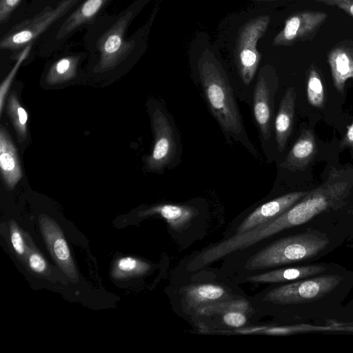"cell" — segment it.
Returning a JSON list of instances; mask_svg holds the SVG:
<instances>
[{
    "instance_id": "obj_4",
    "label": "cell",
    "mask_w": 353,
    "mask_h": 353,
    "mask_svg": "<svg viewBox=\"0 0 353 353\" xmlns=\"http://www.w3.org/2000/svg\"><path fill=\"white\" fill-rule=\"evenodd\" d=\"M328 244L327 238L316 232L288 236L259 250L247 261L245 268L257 270L306 261L319 254Z\"/></svg>"
},
{
    "instance_id": "obj_24",
    "label": "cell",
    "mask_w": 353,
    "mask_h": 353,
    "mask_svg": "<svg viewBox=\"0 0 353 353\" xmlns=\"http://www.w3.org/2000/svg\"><path fill=\"white\" fill-rule=\"evenodd\" d=\"M150 269V265L139 259L132 257L120 259L114 265L112 275L120 279L129 276L141 275Z\"/></svg>"
},
{
    "instance_id": "obj_32",
    "label": "cell",
    "mask_w": 353,
    "mask_h": 353,
    "mask_svg": "<svg viewBox=\"0 0 353 353\" xmlns=\"http://www.w3.org/2000/svg\"><path fill=\"white\" fill-rule=\"evenodd\" d=\"M340 147L341 148H349L353 151V121L348 127L347 130L343 137Z\"/></svg>"
},
{
    "instance_id": "obj_28",
    "label": "cell",
    "mask_w": 353,
    "mask_h": 353,
    "mask_svg": "<svg viewBox=\"0 0 353 353\" xmlns=\"http://www.w3.org/2000/svg\"><path fill=\"white\" fill-rule=\"evenodd\" d=\"M10 240L15 252L19 256H23L26 253V245L22 234L15 223L12 222L10 226Z\"/></svg>"
},
{
    "instance_id": "obj_6",
    "label": "cell",
    "mask_w": 353,
    "mask_h": 353,
    "mask_svg": "<svg viewBox=\"0 0 353 353\" xmlns=\"http://www.w3.org/2000/svg\"><path fill=\"white\" fill-rule=\"evenodd\" d=\"M154 142L151 153L145 158L150 171L172 169L181 161L182 146L172 117L162 106L154 108L151 116Z\"/></svg>"
},
{
    "instance_id": "obj_3",
    "label": "cell",
    "mask_w": 353,
    "mask_h": 353,
    "mask_svg": "<svg viewBox=\"0 0 353 353\" xmlns=\"http://www.w3.org/2000/svg\"><path fill=\"white\" fill-rule=\"evenodd\" d=\"M353 187V169L333 168L327 179L280 216L286 229L298 226L316 215L342 205Z\"/></svg>"
},
{
    "instance_id": "obj_9",
    "label": "cell",
    "mask_w": 353,
    "mask_h": 353,
    "mask_svg": "<svg viewBox=\"0 0 353 353\" xmlns=\"http://www.w3.org/2000/svg\"><path fill=\"white\" fill-rule=\"evenodd\" d=\"M270 19L268 15H262L250 20L238 36L236 60L239 74L245 85H249L256 74L261 57L257 43L267 30Z\"/></svg>"
},
{
    "instance_id": "obj_18",
    "label": "cell",
    "mask_w": 353,
    "mask_h": 353,
    "mask_svg": "<svg viewBox=\"0 0 353 353\" xmlns=\"http://www.w3.org/2000/svg\"><path fill=\"white\" fill-rule=\"evenodd\" d=\"M87 56L86 51L71 52L59 56L49 67L46 82L49 85H58L73 79L77 74L81 61Z\"/></svg>"
},
{
    "instance_id": "obj_5",
    "label": "cell",
    "mask_w": 353,
    "mask_h": 353,
    "mask_svg": "<svg viewBox=\"0 0 353 353\" xmlns=\"http://www.w3.org/2000/svg\"><path fill=\"white\" fill-rule=\"evenodd\" d=\"M83 0H62L55 6H48L37 14L13 24L1 34V50L18 52L37 43L63 18Z\"/></svg>"
},
{
    "instance_id": "obj_19",
    "label": "cell",
    "mask_w": 353,
    "mask_h": 353,
    "mask_svg": "<svg viewBox=\"0 0 353 353\" xmlns=\"http://www.w3.org/2000/svg\"><path fill=\"white\" fill-rule=\"evenodd\" d=\"M328 63L334 86L343 92L347 80L353 79V52L345 47H336L329 53Z\"/></svg>"
},
{
    "instance_id": "obj_2",
    "label": "cell",
    "mask_w": 353,
    "mask_h": 353,
    "mask_svg": "<svg viewBox=\"0 0 353 353\" xmlns=\"http://www.w3.org/2000/svg\"><path fill=\"white\" fill-rule=\"evenodd\" d=\"M201 89L208 108L228 141L241 143L254 157L259 158L245 132L235 96L225 71L216 58L205 52L197 65Z\"/></svg>"
},
{
    "instance_id": "obj_15",
    "label": "cell",
    "mask_w": 353,
    "mask_h": 353,
    "mask_svg": "<svg viewBox=\"0 0 353 353\" xmlns=\"http://www.w3.org/2000/svg\"><path fill=\"white\" fill-rule=\"evenodd\" d=\"M0 168L4 183L8 189L12 190L23 174L17 150L3 127L0 130Z\"/></svg>"
},
{
    "instance_id": "obj_33",
    "label": "cell",
    "mask_w": 353,
    "mask_h": 353,
    "mask_svg": "<svg viewBox=\"0 0 353 353\" xmlns=\"http://www.w3.org/2000/svg\"><path fill=\"white\" fill-rule=\"evenodd\" d=\"M258 1H277V0H258Z\"/></svg>"
},
{
    "instance_id": "obj_27",
    "label": "cell",
    "mask_w": 353,
    "mask_h": 353,
    "mask_svg": "<svg viewBox=\"0 0 353 353\" xmlns=\"http://www.w3.org/2000/svg\"><path fill=\"white\" fill-rule=\"evenodd\" d=\"M224 323L232 327H240L243 326L247 319L240 310H231L226 312L222 317Z\"/></svg>"
},
{
    "instance_id": "obj_17",
    "label": "cell",
    "mask_w": 353,
    "mask_h": 353,
    "mask_svg": "<svg viewBox=\"0 0 353 353\" xmlns=\"http://www.w3.org/2000/svg\"><path fill=\"white\" fill-rule=\"evenodd\" d=\"M326 270L324 264H310L277 269L250 276L247 280L254 283H285L310 278L322 274Z\"/></svg>"
},
{
    "instance_id": "obj_29",
    "label": "cell",
    "mask_w": 353,
    "mask_h": 353,
    "mask_svg": "<svg viewBox=\"0 0 353 353\" xmlns=\"http://www.w3.org/2000/svg\"><path fill=\"white\" fill-rule=\"evenodd\" d=\"M61 1L62 0H31L26 7L23 19L37 14L48 6H55Z\"/></svg>"
},
{
    "instance_id": "obj_12",
    "label": "cell",
    "mask_w": 353,
    "mask_h": 353,
    "mask_svg": "<svg viewBox=\"0 0 353 353\" xmlns=\"http://www.w3.org/2000/svg\"><path fill=\"white\" fill-rule=\"evenodd\" d=\"M39 223L44 240L54 260L69 278L77 281V268L60 227L56 221L46 215L39 217Z\"/></svg>"
},
{
    "instance_id": "obj_21",
    "label": "cell",
    "mask_w": 353,
    "mask_h": 353,
    "mask_svg": "<svg viewBox=\"0 0 353 353\" xmlns=\"http://www.w3.org/2000/svg\"><path fill=\"white\" fill-rule=\"evenodd\" d=\"M224 288L213 284L191 285L184 292V299L189 309H194L227 297Z\"/></svg>"
},
{
    "instance_id": "obj_20",
    "label": "cell",
    "mask_w": 353,
    "mask_h": 353,
    "mask_svg": "<svg viewBox=\"0 0 353 353\" xmlns=\"http://www.w3.org/2000/svg\"><path fill=\"white\" fill-rule=\"evenodd\" d=\"M197 214L196 209L192 206L175 204L155 205L143 212L145 216L159 214L175 230L183 228Z\"/></svg>"
},
{
    "instance_id": "obj_26",
    "label": "cell",
    "mask_w": 353,
    "mask_h": 353,
    "mask_svg": "<svg viewBox=\"0 0 353 353\" xmlns=\"http://www.w3.org/2000/svg\"><path fill=\"white\" fill-rule=\"evenodd\" d=\"M34 46L33 44H30L25 47L17 57V61L12 68L7 77L2 82L0 87V114H2V110L4 104V99L10 88V85L14 77L15 76L19 68L22 63L28 58L30 55L32 48Z\"/></svg>"
},
{
    "instance_id": "obj_7",
    "label": "cell",
    "mask_w": 353,
    "mask_h": 353,
    "mask_svg": "<svg viewBox=\"0 0 353 353\" xmlns=\"http://www.w3.org/2000/svg\"><path fill=\"white\" fill-rule=\"evenodd\" d=\"M342 281V276L319 274L275 288L265 294L264 299L279 305L312 303L330 295Z\"/></svg>"
},
{
    "instance_id": "obj_11",
    "label": "cell",
    "mask_w": 353,
    "mask_h": 353,
    "mask_svg": "<svg viewBox=\"0 0 353 353\" xmlns=\"http://www.w3.org/2000/svg\"><path fill=\"white\" fill-rule=\"evenodd\" d=\"M327 18L324 12L306 10L289 17L283 29L275 36L272 44L289 46L314 34Z\"/></svg>"
},
{
    "instance_id": "obj_10",
    "label": "cell",
    "mask_w": 353,
    "mask_h": 353,
    "mask_svg": "<svg viewBox=\"0 0 353 353\" xmlns=\"http://www.w3.org/2000/svg\"><path fill=\"white\" fill-rule=\"evenodd\" d=\"M277 88L276 76L268 65L264 66L259 72L253 94V114L264 141L269 140L271 136Z\"/></svg>"
},
{
    "instance_id": "obj_31",
    "label": "cell",
    "mask_w": 353,
    "mask_h": 353,
    "mask_svg": "<svg viewBox=\"0 0 353 353\" xmlns=\"http://www.w3.org/2000/svg\"><path fill=\"white\" fill-rule=\"evenodd\" d=\"M318 2L336 7L353 17V0H316Z\"/></svg>"
},
{
    "instance_id": "obj_8",
    "label": "cell",
    "mask_w": 353,
    "mask_h": 353,
    "mask_svg": "<svg viewBox=\"0 0 353 353\" xmlns=\"http://www.w3.org/2000/svg\"><path fill=\"white\" fill-rule=\"evenodd\" d=\"M112 0H83L59 21L37 44L48 53L63 47L72 35L90 24Z\"/></svg>"
},
{
    "instance_id": "obj_22",
    "label": "cell",
    "mask_w": 353,
    "mask_h": 353,
    "mask_svg": "<svg viewBox=\"0 0 353 353\" xmlns=\"http://www.w3.org/2000/svg\"><path fill=\"white\" fill-rule=\"evenodd\" d=\"M26 0H0V26L1 31L23 19Z\"/></svg>"
},
{
    "instance_id": "obj_30",
    "label": "cell",
    "mask_w": 353,
    "mask_h": 353,
    "mask_svg": "<svg viewBox=\"0 0 353 353\" xmlns=\"http://www.w3.org/2000/svg\"><path fill=\"white\" fill-rule=\"evenodd\" d=\"M28 261L31 270L37 273H43L47 269L46 260L37 252L29 253Z\"/></svg>"
},
{
    "instance_id": "obj_1",
    "label": "cell",
    "mask_w": 353,
    "mask_h": 353,
    "mask_svg": "<svg viewBox=\"0 0 353 353\" xmlns=\"http://www.w3.org/2000/svg\"><path fill=\"white\" fill-rule=\"evenodd\" d=\"M150 1L135 0L117 14H100L85 27L83 45L93 60L94 72L113 70L145 49L157 8L144 26L130 37L128 32Z\"/></svg>"
},
{
    "instance_id": "obj_25",
    "label": "cell",
    "mask_w": 353,
    "mask_h": 353,
    "mask_svg": "<svg viewBox=\"0 0 353 353\" xmlns=\"http://www.w3.org/2000/svg\"><path fill=\"white\" fill-rule=\"evenodd\" d=\"M307 95L309 103L321 108L325 101L324 88L321 79L314 67H311L307 82Z\"/></svg>"
},
{
    "instance_id": "obj_23",
    "label": "cell",
    "mask_w": 353,
    "mask_h": 353,
    "mask_svg": "<svg viewBox=\"0 0 353 353\" xmlns=\"http://www.w3.org/2000/svg\"><path fill=\"white\" fill-rule=\"evenodd\" d=\"M8 114L12 122L19 142L24 141L27 137L28 115L14 94H11L8 99Z\"/></svg>"
},
{
    "instance_id": "obj_13",
    "label": "cell",
    "mask_w": 353,
    "mask_h": 353,
    "mask_svg": "<svg viewBox=\"0 0 353 353\" xmlns=\"http://www.w3.org/2000/svg\"><path fill=\"white\" fill-rule=\"evenodd\" d=\"M309 191H296L279 196L257 208L238 227L236 234L248 232L265 222L276 219L296 204Z\"/></svg>"
},
{
    "instance_id": "obj_14",
    "label": "cell",
    "mask_w": 353,
    "mask_h": 353,
    "mask_svg": "<svg viewBox=\"0 0 353 353\" xmlns=\"http://www.w3.org/2000/svg\"><path fill=\"white\" fill-rule=\"evenodd\" d=\"M316 152L317 145L312 131L304 129L280 166L291 172L303 170L312 161Z\"/></svg>"
},
{
    "instance_id": "obj_16",
    "label": "cell",
    "mask_w": 353,
    "mask_h": 353,
    "mask_svg": "<svg viewBox=\"0 0 353 353\" xmlns=\"http://www.w3.org/2000/svg\"><path fill=\"white\" fill-rule=\"evenodd\" d=\"M296 91L294 87L285 92L274 120L275 139L279 152L285 150L292 133L296 102Z\"/></svg>"
}]
</instances>
